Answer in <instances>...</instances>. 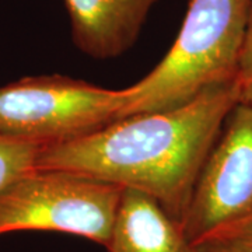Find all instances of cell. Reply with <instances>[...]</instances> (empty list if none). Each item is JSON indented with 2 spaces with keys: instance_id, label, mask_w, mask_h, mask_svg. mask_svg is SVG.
Listing matches in <instances>:
<instances>
[{
  "instance_id": "cell-1",
  "label": "cell",
  "mask_w": 252,
  "mask_h": 252,
  "mask_svg": "<svg viewBox=\"0 0 252 252\" xmlns=\"http://www.w3.org/2000/svg\"><path fill=\"white\" fill-rule=\"evenodd\" d=\"M237 102L235 81L207 89L178 108L130 115L44 147L36 170L76 172L140 190L181 223L202 165Z\"/></svg>"
},
{
  "instance_id": "cell-9",
  "label": "cell",
  "mask_w": 252,
  "mask_h": 252,
  "mask_svg": "<svg viewBox=\"0 0 252 252\" xmlns=\"http://www.w3.org/2000/svg\"><path fill=\"white\" fill-rule=\"evenodd\" d=\"M235 83L238 102L252 107V0H247V20Z\"/></svg>"
},
{
  "instance_id": "cell-2",
  "label": "cell",
  "mask_w": 252,
  "mask_h": 252,
  "mask_svg": "<svg viewBox=\"0 0 252 252\" xmlns=\"http://www.w3.org/2000/svg\"><path fill=\"white\" fill-rule=\"evenodd\" d=\"M247 0H189L170 51L127 89L121 119L178 108L202 91L235 81Z\"/></svg>"
},
{
  "instance_id": "cell-3",
  "label": "cell",
  "mask_w": 252,
  "mask_h": 252,
  "mask_svg": "<svg viewBox=\"0 0 252 252\" xmlns=\"http://www.w3.org/2000/svg\"><path fill=\"white\" fill-rule=\"evenodd\" d=\"M127 89L111 90L63 74L0 87V135L42 146L72 142L121 119Z\"/></svg>"
},
{
  "instance_id": "cell-10",
  "label": "cell",
  "mask_w": 252,
  "mask_h": 252,
  "mask_svg": "<svg viewBox=\"0 0 252 252\" xmlns=\"http://www.w3.org/2000/svg\"><path fill=\"white\" fill-rule=\"evenodd\" d=\"M196 247L199 252H252V247L230 238H210Z\"/></svg>"
},
{
  "instance_id": "cell-6",
  "label": "cell",
  "mask_w": 252,
  "mask_h": 252,
  "mask_svg": "<svg viewBox=\"0 0 252 252\" xmlns=\"http://www.w3.org/2000/svg\"><path fill=\"white\" fill-rule=\"evenodd\" d=\"M74 46L93 59L129 51L158 0H63Z\"/></svg>"
},
{
  "instance_id": "cell-8",
  "label": "cell",
  "mask_w": 252,
  "mask_h": 252,
  "mask_svg": "<svg viewBox=\"0 0 252 252\" xmlns=\"http://www.w3.org/2000/svg\"><path fill=\"white\" fill-rule=\"evenodd\" d=\"M44 147L32 140L0 135V195L21 177L36 170Z\"/></svg>"
},
{
  "instance_id": "cell-5",
  "label": "cell",
  "mask_w": 252,
  "mask_h": 252,
  "mask_svg": "<svg viewBox=\"0 0 252 252\" xmlns=\"http://www.w3.org/2000/svg\"><path fill=\"white\" fill-rule=\"evenodd\" d=\"M252 216V107L237 102L207 154L181 221L193 245Z\"/></svg>"
},
{
  "instance_id": "cell-7",
  "label": "cell",
  "mask_w": 252,
  "mask_h": 252,
  "mask_svg": "<svg viewBox=\"0 0 252 252\" xmlns=\"http://www.w3.org/2000/svg\"><path fill=\"white\" fill-rule=\"evenodd\" d=\"M108 252H199L171 217L150 195L122 189Z\"/></svg>"
},
{
  "instance_id": "cell-4",
  "label": "cell",
  "mask_w": 252,
  "mask_h": 252,
  "mask_svg": "<svg viewBox=\"0 0 252 252\" xmlns=\"http://www.w3.org/2000/svg\"><path fill=\"white\" fill-rule=\"evenodd\" d=\"M122 188L62 170H34L0 195V235L54 231L105 247Z\"/></svg>"
},
{
  "instance_id": "cell-11",
  "label": "cell",
  "mask_w": 252,
  "mask_h": 252,
  "mask_svg": "<svg viewBox=\"0 0 252 252\" xmlns=\"http://www.w3.org/2000/svg\"><path fill=\"white\" fill-rule=\"evenodd\" d=\"M213 238H230V240H235V241H240V243L252 247V216L245 219L238 224L233 225L227 231L221 233L217 237H213Z\"/></svg>"
}]
</instances>
